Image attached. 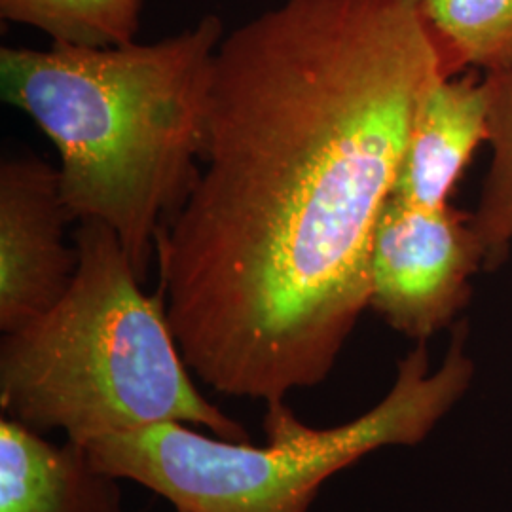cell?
I'll return each mask as SVG.
<instances>
[{
	"label": "cell",
	"instance_id": "cell-1",
	"mask_svg": "<svg viewBox=\"0 0 512 512\" xmlns=\"http://www.w3.org/2000/svg\"><path fill=\"white\" fill-rule=\"evenodd\" d=\"M444 76L410 0H285L224 35L200 175L156 241L192 374L266 404L329 378L370 304L412 114Z\"/></svg>",
	"mask_w": 512,
	"mask_h": 512
},
{
	"label": "cell",
	"instance_id": "cell-2",
	"mask_svg": "<svg viewBox=\"0 0 512 512\" xmlns=\"http://www.w3.org/2000/svg\"><path fill=\"white\" fill-rule=\"evenodd\" d=\"M222 38L209 14L152 44L0 50L2 99L57 148L69 219L109 226L143 283L200 175Z\"/></svg>",
	"mask_w": 512,
	"mask_h": 512
},
{
	"label": "cell",
	"instance_id": "cell-3",
	"mask_svg": "<svg viewBox=\"0 0 512 512\" xmlns=\"http://www.w3.org/2000/svg\"><path fill=\"white\" fill-rule=\"evenodd\" d=\"M74 247L78 270L67 294L2 338L4 416L84 446L164 423L251 442L194 384L164 294L143 291L109 226L80 222Z\"/></svg>",
	"mask_w": 512,
	"mask_h": 512
},
{
	"label": "cell",
	"instance_id": "cell-4",
	"mask_svg": "<svg viewBox=\"0 0 512 512\" xmlns=\"http://www.w3.org/2000/svg\"><path fill=\"white\" fill-rule=\"evenodd\" d=\"M458 323L431 370L418 342L397 363L380 403L355 420L311 427L285 401L266 404V444L236 442L184 423H164L86 444L93 463L164 497L175 511L310 512L330 476L387 446H416L467 395L475 363Z\"/></svg>",
	"mask_w": 512,
	"mask_h": 512
},
{
	"label": "cell",
	"instance_id": "cell-5",
	"mask_svg": "<svg viewBox=\"0 0 512 512\" xmlns=\"http://www.w3.org/2000/svg\"><path fill=\"white\" fill-rule=\"evenodd\" d=\"M482 270L471 213L389 196L372 243L368 308L395 332L427 344L454 325Z\"/></svg>",
	"mask_w": 512,
	"mask_h": 512
},
{
	"label": "cell",
	"instance_id": "cell-6",
	"mask_svg": "<svg viewBox=\"0 0 512 512\" xmlns=\"http://www.w3.org/2000/svg\"><path fill=\"white\" fill-rule=\"evenodd\" d=\"M71 222L59 169L35 156L0 165V330L10 334L42 317L67 294L78 251L63 241Z\"/></svg>",
	"mask_w": 512,
	"mask_h": 512
},
{
	"label": "cell",
	"instance_id": "cell-7",
	"mask_svg": "<svg viewBox=\"0 0 512 512\" xmlns=\"http://www.w3.org/2000/svg\"><path fill=\"white\" fill-rule=\"evenodd\" d=\"M490 93L475 71L444 76L412 114L391 196L421 207L450 203L476 148L488 145Z\"/></svg>",
	"mask_w": 512,
	"mask_h": 512
},
{
	"label": "cell",
	"instance_id": "cell-8",
	"mask_svg": "<svg viewBox=\"0 0 512 512\" xmlns=\"http://www.w3.org/2000/svg\"><path fill=\"white\" fill-rule=\"evenodd\" d=\"M120 478L99 469L84 444H55L0 420V512H126Z\"/></svg>",
	"mask_w": 512,
	"mask_h": 512
},
{
	"label": "cell",
	"instance_id": "cell-9",
	"mask_svg": "<svg viewBox=\"0 0 512 512\" xmlns=\"http://www.w3.org/2000/svg\"><path fill=\"white\" fill-rule=\"evenodd\" d=\"M446 76L512 71V0H420Z\"/></svg>",
	"mask_w": 512,
	"mask_h": 512
},
{
	"label": "cell",
	"instance_id": "cell-10",
	"mask_svg": "<svg viewBox=\"0 0 512 512\" xmlns=\"http://www.w3.org/2000/svg\"><path fill=\"white\" fill-rule=\"evenodd\" d=\"M490 93V165L480 188L471 228L484 253V270L494 272L512 249V71L486 74Z\"/></svg>",
	"mask_w": 512,
	"mask_h": 512
},
{
	"label": "cell",
	"instance_id": "cell-11",
	"mask_svg": "<svg viewBox=\"0 0 512 512\" xmlns=\"http://www.w3.org/2000/svg\"><path fill=\"white\" fill-rule=\"evenodd\" d=\"M143 0H0V16L29 25L74 48H112L135 42Z\"/></svg>",
	"mask_w": 512,
	"mask_h": 512
},
{
	"label": "cell",
	"instance_id": "cell-12",
	"mask_svg": "<svg viewBox=\"0 0 512 512\" xmlns=\"http://www.w3.org/2000/svg\"><path fill=\"white\" fill-rule=\"evenodd\" d=\"M410 2H414V4H418V2H420V0H410Z\"/></svg>",
	"mask_w": 512,
	"mask_h": 512
},
{
	"label": "cell",
	"instance_id": "cell-13",
	"mask_svg": "<svg viewBox=\"0 0 512 512\" xmlns=\"http://www.w3.org/2000/svg\"><path fill=\"white\" fill-rule=\"evenodd\" d=\"M175 512H188V511H175Z\"/></svg>",
	"mask_w": 512,
	"mask_h": 512
}]
</instances>
